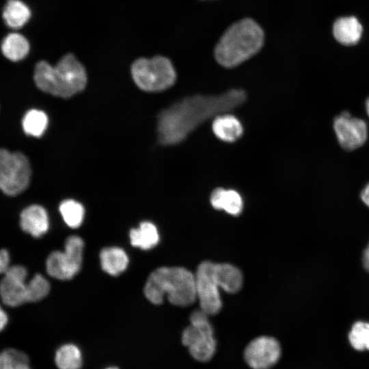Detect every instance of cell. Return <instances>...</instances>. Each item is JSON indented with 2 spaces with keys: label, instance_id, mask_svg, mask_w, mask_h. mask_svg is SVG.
<instances>
[{
  "label": "cell",
  "instance_id": "cell-16",
  "mask_svg": "<svg viewBox=\"0 0 369 369\" xmlns=\"http://www.w3.org/2000/svg\"><path fill=\"white\" fill-rule=\"evenodd\" d=\"M210 200L213 208L223 210L231 215L238 216L242 213L243 199L234 190L217 188L212 192Z\"/></svg>",
  "mask_w": 369,
  "mask_h": 369
},
{
  "label": "cell",
  "instance_id": "cell-27",
  "mask_svg": "<svg viewBox=\"0 0 369 369\" xmlns=\"http://www.w3.org/2000/svg\"><path fill=\"white\" fill-rule=\"evenodd\" d=\"M50 284L40 274H36L27 283V301L36 302L44 299L49 292Z\"/></svg>",
  "mask_w": 369,
  "mask_h": 369
},
{
  "label": "cell",
  "instance_id": "cell-4",
  "mask_svg": "<svg viewBox=\"0 0 369 369\" xmlns=\"http://www.w3.org/2000/svg\"><path fill=\"white\" fill-rule=\"evenodd\" d=\"M35 83L42 91L55 96L69 98L83 90L87 75L83 66L72 54L62 57L52 66L45 61L35 67Z\"/></svg>",
  "mask_w": 369,
  "mask_h": 369
},
{
  "label": "cell",
  "instance_id": "cell-12",
  "mask_svg": "<svg viewBox=\"0 0 369 369\" xmlns=\"http://www.w3.org/2000/svg\"><path fill=\"white\" fill-rule=\"evenodd\" d=\"M27 271L20 265L8 267L0 282V297L3 303L11 307L27 302Z\"/></svg>",
  "mask_w": 369,
  "mask_h": 369
},
{
  "label": "cell",
  "instance_id": "cell-23",
  "mask_svg": "<svg viewBox=\"0 0 369 369\" xmlns=\"http://www.w3.org/2000/svg\"><path fill=\"white\" fill-rule=\"evenodd\" d=\"M0 369H32L30 357L23 350L5 348L0 351Z\"/></svg>",
  "mask_w": 369,
  "mask_h": 369
},
{
  "label": "cell",
  "instance_id": "cell-3",
  "mask_svg": "<svg viewBox=\"0 0 369 369\" xmlns=\"http://www.w3.org/2000/svg\"><path fill=\"white\" fill-rule=\"evenodd\" d=\"M263 43L262 28L254 20L244 18L224 32L215 49V57L220 65L233 68L256 54Z\"/></svg>",
  "mask_w": 369,
  "mask_h": 369
},
{
  "label": "cell",
  "instance_id": "cell-20",
  "mask_svg": "<svg viewBox=\"0 0 369 369\" xmlns=\"http://www.w3.org/2000/svg\"><path fill=\"white\" fill-rule=\"evenodd\" d=\"M2 16L8 27L18 29L29 21L31 10L21 0H8L3 10Z\"/></svg>",
  "mask_w": 369,
  "mask_h": 369
},
{
  "label": "cell",
  "instance_id": "cell-1",
  "mask_svg": "<svg viewBox=\"0 0 369 369\" xmlns=\"http://www.w3.org/2000/svg\"><path fill=\"white\" fill-rule=\"evenodd\" d=\"M245 100V92L237 89L218 96L195 95L185 98L159 115V141L163 145L179 144L208 119L239 107Z\"/></svg>",
  "mask_w": 369,
  "mask_h": 369
},
{
  "label": "cell",
  "instance_id": "cell-30",
  "mask_svg": "<svg viewBox=\"0 0 369 369\" xmlns=\"http://www.w3.org/2000/svg\"><path fill=\"white\" fill-rule=\"evenodd\" d=\"M8 323V316L6 312L0 306V332L6 327Z\"/></svg>",
  "mask_w": 369,
  "mask_h": 369
},
{
  "label": "cell",
  "instance_id": "cell-2",
  "mask_svg": "<svg viewBox=\"0 0 369 369\" xmlns=\"http://www.w3.org/2000/svg\"><path fill=\"white\" fill-rule=\"evenodd\" d=\"M144 292L154 305L162 303L167 295L174 305H191L197 300L195 274L184 267H159L150 274Z\"/></svg>",
  "mask_w": 369,
  "mask_h": 369
},
{
  "label": "cell",
  "instance_id": "cell-7",
  "mask_svg": "<svg viewBox=\"0 0 369 369\" xmlns=\"http://www.w3.org/2000/svg\"><path fill=\"white\" fill-rule=\"evenodd\" d=\"M30 176V165L23 154L0 149V190L18 195L28 187Z\"/></svg>",
  "mask_w": 369,
  "mask_h": 369
},
{
  "label": "cell",
  "instance_id": "cell-22",
  "mask_svg": "<svg viewBox=\"0 0 369 369\" xmlns=\"http://www.w3.org/2000/svg\"><path fill=\"white\" fill-rule=\"evenodd\" d=\"M54 362L58 369H80L83 364L82 352L74 344H62L55 351Z\"/></svg>",
  "mask_w": 369,
  "mask_h": 369
},
{
  "label": "cell",
  "instance_id": "cell-10",
  "mask_svg": "<svg viewBox=\"0 0 369 369\" xmlns=\"http://www.w3.org/2000/svg\"><path fill=\"white\" fill-rule=\"evenodd\" d=\"M333 128L340 146L346 151L361 147L368 137L367 123L361 118L352 116L347 111L335 117Z\"/></svg>",
  "mask_w": 369,
  "mask_h": 369
},
{
  "label": "cell",
  "instance_id": "cell-14",
  "mask_svg": "<svg viewBox=\"0 0 369 369\" xmlns=\"http://www.w3.org/2000/svg\"><path fill=\"white\" fill-rule=\"evenodd\" d=\"M362 31V26L355 16L339 18L333 26L335 39L346 46L357 44L361 37Z\"/></svg>",
  "mask_w": 369,
  "mask_h": 369
},
{
  "label": "cell",
  "instance_id": "cell-8",
  "mask_svg": "<svg viewBox=\"0 0 369 369\" xmlns=\"http://www.w3.org/2000/svg\"><path fill=\"white\" fill-rule=\"evenodd\" d=\"M83 247L81 237L69 236L63 251H55L49 256L46 262L48 274L60 280L72 279L81 269Z\"/></svg>",
  "mask_w": 369,
  "mask_h": 369
},
{
  "label": "cell",
  "instance_id": "cell-15",
  "mask_svg": "<svg viewBox=\"0 0 369 369\" xmlns=\"http://www.w3.org/2000/svg\"><path fill=\"white\" fill-rule=\"evenodd\" d=\"M213 269L220 288L225 292L233 294L241 289L243 277L238 267L230 263L214 262Z\"/></svg>",
  "mask_w": 369,
  "mask_h": 369
},
{
  "label": "cell",
  "instance_id": "cell-29",
  "mask_svg": "<svg viewBox=\"0 0 369 369\" xmlns=\"http://www.w3.org/2000/svg\"><path fill=\"white\" fill-rule=\"evenodd\" d=\"M360 198L362 202L369 207V182L364 187L360 193Z\"/></svg>",
  "mask_w": 369,
  "mask_h": 369
},
{
  "label": "cell",
  "instance_id": "cell-18",
  "mask_svg": "<svg viewBox=\"0 0 369 369\" xmlns=\"http://www.w3.org/2000/svg\"><path fill=\"white\" fill-rule=\"evenodd\" d=\"M100 260L103 271L112 276L123 273L128 264L127 254L122 248L117 247L102 249L100 253Z\"/></svg>",
  "mask_w": 369,
  "mask_h": 369
},
{
  "label": "cell",
  "instance_id": "cell-31",
  "mask_svg": "<svg viewBox=\"0 0 369 369\" xmlns=\"http://www.w3.org/2000/svg\"><path fill=\"white\" fill-rule=\"evenodd\" d=\"M362 263L365 269L369 272V243L363 252Z\"/></svg>",
  "mask_w": 369,
  "mask_h": 369
},
{
  "label": "cell",
  "instance_id": "cell-13",
  "mask_svg": "<svg viewBox=\"0 0 369 369\" xmlns=\"http://www.w3.org/2000/svg\"><path fill=\"white\" fill-rule=\"evenodd\" d=\"M20 224L24 232L33 237H40L49 227L48 214L42 206L31 205L21 212Z\"/></svg>",
  "mask_w": 369,
  "mask_h": 369
},
{
  "label": "cell",
  "instance_id": "cell-19",
  "mask_svg": "<svg viewBox=\"0 0 369 369\" xmlns=\"http://www.w3.org/2000/svg\"><path fill=\"white\" fill-rule=\"evenodd\" d=\"M29 42L22 34L12 32L5 36L1 44L3 55L12 62L23 59L29 53Z\"/></svg>",
  "mask_w": 369,
  "mask_h": 369
},
{
  "label": "cell",
  "instance_id": "cell-32",
  "mask_svg": "<svg viewBox=\"0 0 369 369\" xmlns=\"http://www.w3.org/2000/svg\"><path fill=\"white\" fill-rule=\"evenodd\" d=\"M365 109L367 115L369 118V96L367 98L365 102Z\"/></svg>",
  "mask_w": 369,
  "mask_h": 369
},
{
  "label": "cell",
  "instance_id": "cell-24",
  "mask_svg": "<svg viewBox=\"0 0 369 369\" xmlns=\"http://www.w3.org/2000/svg\"><path fill=\"white\" fill-rule=\"evenodd\" d=\"M48 124V118L44 112L38 109L28 111L22 121L24 132L33 137H40Z\"/></svg>",
  "mask_w": 369,
  "mask_h": 369
},
{
  "label": "cell",
  "instance_id": "cell-9",
  "mask_svg": "<svg viewBox=\"0 0 369 369\" xmlns=\"http://www.w3.org/2000/svg\"><path fill=\"white\" fill-rule=\"evenodd\" d=\"M213 266V262L203 261L195 273L197 299L200 301V310L208 316L217 314L222 308L220 287Z\"/></svg>",
  "mask_w": 369,
  "mask_h": 369
},
{
  "label": "cell",
  "instance_id": "cell-11",
  "mask_svg": "<svg viewBox=\"0 0 369 369\" xmlns=\"http://www.w3.org/2000/svg\"><path fill=\"white\" fill-rule=\"evenodd\" d=\"M282 348L273 337L258 336L251 340L245 348L243 357L252 369H270L279 360Z\"/></svg>",
  "mask_w": 369,
  "mask_h": 369
},
{
  "label": "cell",
  "instance_id": "cell-25",
  "mask_svg": "<svg viewBox=\"0 0 369 369\" xmlns=\"http://www.w3.org/2000/svg\"><path fill=\"white\" fill-rule=\"evenodd\" d=\"M59 209L63 219L70 228H77L81 225L85 210L81 203L74 200H66L60 204Z\"/></svg>",
  "mask_w": 369,
  "mask_h": 369
},
{
  "label": "cell",
  "instance_id": "cell-17",
  "mask_svg": "<svg viewBox=\"0 0 369 369\" xmlns=\"http://www.w3.org/2000/svg\"><path fill=\"white\" fill-rule=\"evenodd\" d=\"M212 128L215 135L226 142H233L243 134L240 121L234 115L226 113L215 118Z\"/></svg>",
  "mask_w": 369,
  "mask_h": 369
},
{
  "label": "cell",
  "instance_id": "cell-5",
  "mask_svg": "<svg viewBox=\"0 0 369 369\" xmlns=\"http://www.w3.org/2000/svg\"><path fill=\"white\" fill-rule=\"evenodd\" d=\"M131 74L137 85L148 92L166 90L174 85L176 79L172 64L163 56L137 59L131 66Z\"/></svg>",
  "mask_w": 369,
  "mask_h": 369
},
{
  "label": "cell",
  "instance_id": "cell-6",
  "mask_svg": "<svg viewBox=\"0 0 369 369\" xmlns=\"http://www.w3.org/2000/svg\"><path fill=\"white\" fill-rule=\"evenodd\" d=\"M189 319L190 325L182 333V342L195 360L208 361L214 356L217 346L208 315L200 309L193 311Z\"/></svg>",
  "mask_w": 369,
  "mask_h": 369
},
{
  "label": "cell",
  "instance_id": "cell-21",
  "mask_svg": "<svg viewBox=\"0 0 369 369\" xmlns=\"http://www.w3.org/2000/svg\"><path fill=\"white\" fill-rule=\"evenodd\" d=\"M133 246L144 250L150 249L159 241L156 227L151 222H141L137 228L132 229L129 234Z\"/></svg>",
  "mask_w": 369,
  "mask_h": 369
},
{
  "label": "cell",
  "instance_id": "cell-33",
  "mask_svg": "<svg viewBox=\"0 0 369 369\" xmlns=\"http://www.w3.org/2000/svg\"><path fill=\"white\" fill-rule=\"evenodd\" d=\"M105 369H119V368L115 366H109V367L105 368Z\"/></svg>",
  "mask_w": 369,
  "mask_h": 369
},
{
  "label": "cell",
  "instance_id": "cell-28",
  "mask_svg": "<svg viewBox=\"0 0 369 369\" xmlns=\"http://www.w3.org/2000/svg\"><path fill=\"white\" fill-rule=\"evenodd\" d=\"M10 255L7 250H0V274L4 273L9 267Z\"/></svg>",
  "mask_w": 369,
  "mask_h": 369
},
{
  "label": "cell",
  "instance_id": "cell-26",
  "mask_svg": "<svg viewBox=\"0 0 369 369\" xmlns=\"http://www.w3.org/2000/svg\"><path fill=\"white\" fill-rule=\"evenodd\" d=\"M351 346L359 351L369 350V323L364 320L355 322L348 334Z\"/></svg>",
  "mask_w": 369,
  "mask_h": 369
}]
</instances>
